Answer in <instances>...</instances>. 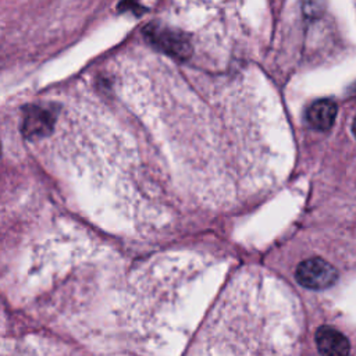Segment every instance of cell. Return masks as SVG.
<instances>
[{"label": "cell", "mask_w": 356, "mask_h": 356, "mask_svg": "<svg viewBox=\"0 0 356 356\" xmlns=\"http://www.w3.org/2000/svg\"><path fill=\"white\" fill-rule=\"evenodd\" d=\"M296 281L309 289H324L338 280L337 268L321 257H310L299 263L295 273Z\"/></svg>", "instance_id": "cell-1"}, {"label": "cell", "mask_w": 356, "mask_h": 356, "mask_svg": "<svg viewBox=\"0 0 356 356\" xmlns=\"http://www.w3.org/2000/svg\"><path fill=\"white\" fill-rule=\"evenodd\" d=\"M143 32L146 39L159 50L178 58L191 56V42L185 33L157 24L147 25Z\"/></svg>", "instance_id": "cell-2"}, {"label": "cell", "mask_w": 356, "mask_h": 356, "mask_svg": "<svg viewBox=\"0 0 356 356\" xmlns=\"http://www.w3.org/2000/svg\"><path fill=\"white\" fill-rule=\"evenodd\" d=\"M316 346L321 356H349L350 343L348 338L334 327L321 325L316 331Z\"/></svg>", "instance_id": "cell-3"}, {"label": "cell", "mask_w": 356, "mask_h": 356, "mask_svg": "<svg viewBox=\"0 0 356 356\" xmlns=\"http://www.w3.org/2000/svg\"><path fill=\"white\" fill-rule=\"evenodd\" d=\"M337 117V104L332 100L321 99L314 102L306 111V120L310 127L318 131H327L332 127Z\"/></svg>", "instance_id": "cell-4"}, {"label": "cell", "mask_w": 356, "mask_h": 356, "mask_svg": "<svg viewBox=\"0 0 356 356\" xmlns=\"http://www.w3.org/2000/svg\"><path fill=\"white\" fill-rule=\"evenodd\" d=\"M352 129H353V134H355V136H356V118H355V121H353V127H352Z\"/></svg>", "instance_id": "cell-5"}]
</instances>
